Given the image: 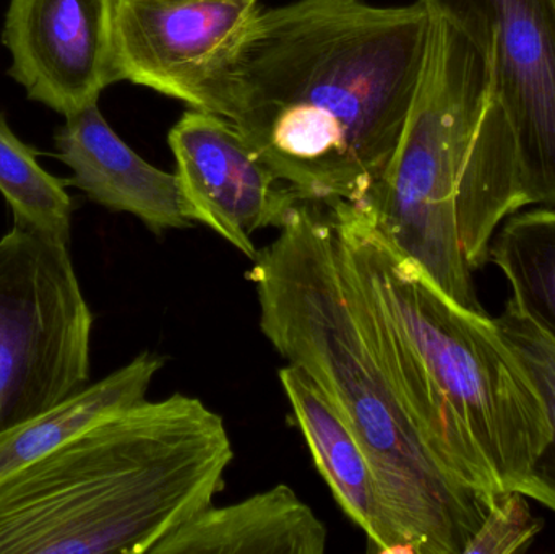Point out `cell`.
<instances>
[{
	"label": "cell",
	"instance_id": "1",
	"mask_svg": "<svg viewBox=\"0 0 555 554\" xmlns=\"http://www.w3.org/2000/svg\"><path fill=\"white\" fill-rule=\"evenodd\" d=\"M429 26L421 0L260 9L234 54L228 120L300 201H362L403 132Z\"/></svg>",
	"mask_w": 555,
	"mask_h": 554
},
{
	"label": "cell",
	"instance_id": "2",
	"mask_svg": "<svg viewBox=\"0 0 555 554\" xmlns=\"http://www.w3.org/2000/svg\"><path fill=\"white\" fill-rule=\"evenodd\" d=\"M359 319L434 458L491 504L550 445L546 403L486 311L447 296L354 202H326Z\"/></svg>",
	"mask_w": 555,
	"mask_h": 554
},
{
	"label": "cell",
	"instance_id": "3",
	"mask_svg": "<svg viewBox=\"0 0 555 554\" xmlns=\"http://www.w3.org/2000/svg\"><path fill=\"white\" fill-rule=\"evenodd\" d=\"M253 262L260 331L345 416L411 552L465 554L491 504L434 458L411 422L356 311L328 204L300 201Z\"/></svg>",
	"mask_w": 555,
	"mask_h": 554
},
{
	"label": "cell",
	"instance_id": "4",
	"mask_svg": "<svg viewBox=\"0 0 555 554\" xmlns=\"http://www.w3.org/2000/svg\"><path fill=\"white\" fill-rule=\"evenodd\" d=\"M233 459L201 399L142 400L0 484V554H150L214 504Z\"/></svg>",
	"mask_w": 555,
	"mask_h": 554
},
{
	"label": "cell",
	"instance_id": "5",
	"mask_svg": "<svg viewBox=\"0 0 555 554\" xmlns=\"http://www.w3.org/2000/svg\"><path fill=\"white\" fill-rule=\"evenodd\" d=\"M354 204L453 301L485 311L472 272L489 263L498 228L528 205L520 156L485 55L433 10L397 149Z\"/></svg>",
	"mask_w": 555,
	"mask_h": 554
},
{
	"label": "cell",
	"instance_id": "6",
	"mask_svg": "<svg viewBox=\"0 0 555 554\" xmlns=\"http://www.w3.org/2000/svg\"><path fill=\"white\" fill-rule=\"evenodd\" d=\"M91 332L68 246L13 224L0 237V433L90 384Z\"/></svg>",
	"mask_w": 555,
	"mask_h": 554
},
{
	"label": "cell",
	"instance_id": "7",
	"mask_svg": "<svg viewBox=\"0 0 555 554\" xmlns=\"http://www.w3.org/2000/svg\"><path fill=\"white\" fill-rule=\"evenodd\" d=\"M259 0H114L117 81L230 119L231 68Z\"/></svg>",
	"mask_w": 555,
	"mask_h": 554
},
{
	"label": "cell",
	"instance_id": "8",
	"mask_svg": "<svg viewBox=\"0 0 555 554\" xmlns=\"http://www.w3.org/2000/svg\"><path fill=\"white\" fill-rule=\"evenodd\" d=\"M482 52L528 205L555 207V0H421Z\"/></svg>",
	"mask_w": 555,
	"mask_h": 554
},
{
	"label": "cell",
	"instance_id": "9",
	"mask_svg": "<svg viewBox=\"0 0 555 554\" xmlns=\"http://www.w3.org/2000/svg\"><path fill=\"white\" fill-rule=\"evenodd\" d=\"M168 142L185 218L256 259L254 234L281 230L300 202L296 192L247 145L231 120L217 114L188 111Z\"/></svg>",
	"mask_w": 555,
	"mask_h": 554
},
{
	"label": "cell",
	"instance_id": "10",
	"mask_svg": "<svg viewBox=\"0 0 555 554\" xmlns=\"http://www.w3.org/2000/svg\"><path fill=\"white\" fill-rule=\"evenodd\" d=\"M114 0H9L2 42L28 100L67 117L116 83Z\"/></svg>",
	"mask_w": 555,
	"mask_h": 554
},
{
	"label": "cell",
	"instance_id": "11",
	"mask_svg": "<svg viewBox=\"0 0 555 554\" xmlns=\"http://www.w3.org/2000/svg\"><path fill=\"white\" fill-rule=\"evenodd\" d=\"M54 142L57 158L72 171L65 182L94 204L132 215L155 234L194 227L182 210L176 172L163 171L133 152L98 104L67 117Z\"/></svg>",
	"mask_w": 555,
	"mask_h": 554
},
{
	"label": "cell",
	"instance_id": "12",
	"mask_svg": "<svg viewBox=\"0 0 555 554\" xmlns=\"http://www.w3.org/2000/svg\"><path fill=\"white\" fill-rule=\"evenodd\" d=\"M313 464L343 513L367 539V552L413 554L382 494L377 475L349 423L319 386L297 368L278 371Z\"/></svg>",
	"mask_w": 555,
	"mask_h": 554
},
{
	"label": "cell",
	"instance_id": "13",
	"mask_svg": "<svg viewBox=\"0 0 555 554\" xmlns=\"http://www.w3.org/2000/svg\"><path fill=\"white\" fill-rule=\"evenodd\" d=\"M328 530L293 488L276 485L228 506L211 504L150 554H323Z\"/></svg>",
	"mask_w": 555,
	"mask_h": 554
},
{
	"label": "cell",
	"instance_id": "14",
	"mask_svg": "<svg viewBox=\"0 0 555 554\" xmlns=\"http://www.w3.org/2000/svg\"><path fill=\"white\" fill-rule=\"evenodd\" d=\"M166 358L142 351L132 361L64 402L0 433V484L57 451L98 423L146 399Z\"/></svg>",
	"mask_w": 555,
	"mask_h": 554
},
{
	"label": "cell",
	"instance_id": "15",
	"mask_svg": "<svg viewBox=\"0 0 555 554\" xmlns=\"http://www.w3.org/2000/svg\"><path fill=\"white\" fill-rule=\"evenodd\" d=\"M488 262L511 283L512 298L555 332V207L511 215L492 237Z\"/></svg>",
	"mask_w": 555,
	"mask_h": 554
},
{
	"label": "cell",
	"instance_id": "16",
	"mask_svg": "<svg viewBox=\"0 0 555 554\" xmlns=\"http://www.w3.org/2000/svg\"><path fill=\"white\" fill-rule=\"evenodd\" d=\"M0 194L15 227L59 244H70L74 201L67 182L49 175L36 152L18 139L0 113Z\"/></svg>",
	"mask_w": 555,
	"mask_h": 554
},
{
	"label": "cell",
	"instance_id": "17",
	"mask_svg": "<svg viewBox=\"0 0 555 554\" xmlns=\"http://www.w3.org/2000/svg\"><path fill=\"white\" fill-rule=\"evenodd\" d=\"M495 321L537 381L553 428L550 445L517 491L555 513V332L514 298Z\"/></svg>",
	"mask_w": 555,
	"mask_h": 554
},
{
	"label": "cell",
	"instance_id": "18",
	"mask_svg": "<svg viewBox=\"0 0 555 554\" xmlns=\"http://www.w3.org/2000/svg\"><path fill=\"white\" fill-rule=\"evenodd\" d=\"M527 500L524 493L515 490L498 494L466 545L465 554L527 552L543 530V524L531 514Z\"/></svg>",
	"mask_w": 555,
	"mask_h": 554
}]
</instances>
